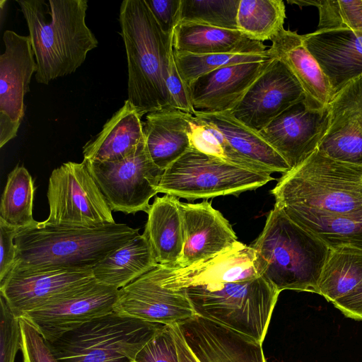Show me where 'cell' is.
Masks as SVG:
<instances>
[{"label":"cell","mask_w":362,"mask_h":362,"mask_svg":"<svg viewBox=\"0 0 362 362\" xmlns=\"http://www.w3.org/2000/svg\"><path fill=\"white\" fill-rule=\"evenodd\" d=\"M162 282L184 293L196 315L262 344L280 293L259 273L252 247L239 241L207 260L170 267Z\"/></svg>","instance_id":"6da1fadb"},{"label":"cell","mask_w":362,"mask_h":362,"mask_svg":"<svg viewBox=\"0 0 362 362\" xmlns=\"http://www.w3.org/2000/svg\"><path fill=\"white\" fill-rule=\"evenodd\" d=\"M139 235L125 223L78 228L35 224L19 230L11 270L90 269Z\"/></svg>","instance_id":"7a4b0ae2"},{"label":"cell","mask_w":362,"mask_h":362,"mask_svg":"<svg viewBox=\"0 0 362 362\" xmlns=\"http://www.w3.org/2000/svg\"><path fill=\"white\" fill-rule=\"evenodd\" d=\"M37 65L35 80L47 85L74 73L98 42L86 23V0L17 1Z\"/></svg>","instance_id":"3957f363"},{"label":"cell","mask_w":362,"mask_h":362,"mask_svg":"<svg viewBox=\"0 0 362 362\" xmlns=\"http://www.w3.org/2000/svg\"><path fill=\"white\" fill-rule=\"evenodd\" d=\"M119 21L127 59V100L143 115L173 107L166 81L173 33L161 29L145 0L123 1Z\"/></svg>","instance_id":"277c9868"},{"label":"cell","mask_w":362,"mask_h":362,"mask_svg":"<svg viewBox=\"0 0 362 362\" xmlns=\"http://www.w3.org/2000/svg\"><path fill=\"white\" fill-rule=\"evenodd\" d=\"M251 246L259 273L278 291L317 293L318 280L330 250L275 204Z\"/></svg>","instance_id":"5b68a950"},{"label":"cell","mask_w":362,"mask_h":362,"mask_svg":"<svg viewBox=\"0 0 362 362\" xmlns=\"http://www.w3.org/2000/svg\"><path fill=\"white\" fill-rule=\"evenodd\" d=\"M271 193L279 208L349 213L362 208V165L334 159L317 149L284 173Z\"/></svg>","instance_id":"8992f818"},{"label":"cell","mask_w":362,"mask_h":362,"mask_svg":"<svg viewBox=\"0 0 362 362\" xmlns=\"http://www.w3.org/2000/svg\"><path fill=\"white\" fill-rule=\"evenodd\" d=\"M163 325L112 312L46 341L59 362H129Z\"/></svg>","instance_id":"52a82bcc"},{"label":"cell","mask_w":362,"mask_h":362,"mask_svg":"<svg viewBox=\"0 0 362 362\" xmlns=\"http://www.w3.org/2000/svg\"><path fill=\"white\" fill-rule=\"evenodd\" d=\"M274 180L271 173L240 168L190 147L161 175L158 192L189 201L238 195Z\"/></svg>","instance_id":"ba28073f"},{"label":"cell","mask_w":362,"mask_h":362,"mask_svg":"<svg viewBox=\"0 0 362 362\" xmlns=\"http://www.w3.org/2000/svg\"><path fill=\"white\" fill-rule=\"evenodd\" d=\"M47 197L45 225L89 228L115 223L112 211L91 175L86 161H69L54 169Z\"/></svg>","instance_id":"9c48e42d"},{"label":"cell","mask_w":362,"mask_h":362,"mask_svg":"<svg viewBox=\"0 0 362 362\" xmlns=\"http://www.w3.org/2000/svg\"><path fill=\"white\" fill-rule=\"evenodd\" d=\"M86 163L112 211L146 213L150 199L158 193L163 171L151 160L145 139L122 160Z\"/></svg>","instance_id":"30bf717a"},{"label":"cell","mask_w":362,"mask_h":362,"mask_svg":"<svg viewBox=\"0 0 362 362\" xmlns=\"http://www.w3.org/2000/svg\"><path fill=\"white\" fill-rule=\"evenodd\" d=\"M170 326L179 362H267L262 343L199 315Z\"/></svg>","instance_id":"8fae6325"},{"label":"cell","mask_w":362,"mask_h":362,"mask_svg":"<svg viewBox=\"0 0 362 362\" xmlns=\"http://www.w3.org/2000/svg\"><path fill=\"white\" fill-rule=\"evenodd\" d=\"M119 289L94 278L24 314L45 341L52 342L67 332L115 311Z\"/></svg>","instance_id":"7c38bea8"},{"label":"cell","mask_w":362,"mask_h":362,"mask_svg":"<svg viewBox=\"0 0 362 362\" xmlns=\"http://www.w3.org/2000/svg\"><path fill=\"white\" fill-rule=\"evenodd\" d=\"M0 56V148L17 136L25 115L24 96L37 65L30 38L12 30L3 35Z\"/></svg>","instance_id":"4fadbf2b"},{"label":"cell","mask_w":362,"mask_h":362,"mask_svg":"<svg viewBox=\"0 0 362 362\" xmlns=\"http://www.w3.org/2000/svg\"><path fill=\"white\" fill-rule=\"evenodd\" d=\"M305 98L300 84L281 61L274 58L229 112L259 132L291 105Z\"/></svg>","instance_id":"5bb4252c"},{"label":"cell","mask_w":362,"mask_h":362,"mask_svg":"<svg viewBox=\"0 0 362 362\" xmlns=\"http://www.w3.org/2000/svg\"><path fill=\"white\" fill-rule=\"evenodd\" d=\"M305 99L289 107L259 132L290 169L317 149L329 124L328 108L310 109Z\"/></svg>","instance_id":"9a60e30c"},{"label":"cell","mask_w":362,"mask_h":362,"mask_svg":"<svg viewBox=\"0 0 362 362\" xmlns=\"http://www.w3.org/2000/svg\"><path fill=\"white\" fill-rule=\"evenodd\" d=\"M114 312L165 325L181 322L196 315L184 293L161 285L159 264L119 289Z\"/></svg>","instance_id":"2e32d148"},{"label":"cell","mask_w":362,"mask_h":362,"mask_svg":"<svg viewBox=\"0 0 362 362\" xmlns=\"http://www.w3.org/2000/svg\"><path fill=\"white\" fill-rule=\"evenodd\" d=\"M183 247L177 266L186 267L207 260L233 245L238 238L232 226L207 200L180 202Z\"/></svg>","instance_id":"e0dca14e"},{"label":"cell","mask_w":362,"mask_h":362,"mask_svg":"<svg viewBox=\"0 0 362 362\" xmlns=\"http://www.w3.org/2000/svg\"><path fill=\"white\" fill-rule=\"evenodd\" d=\"M327 108L329 124L317 149L334 159L362 165V76L335 93Z\"/></svg>","instance_id":"ac0fdd59"},{"label":"cell","mask_w":362,"mask_h":362,"mask_svg":"<svg viewBox=\"0 0 362 362\" xmlns=\"http://www.w3.org/2000/svg\"><path fill=\"white\" fill-rule=\"evenodd\" d=\"M93 279L92 269L44 272L11 270L0 282V294L21 317L61 294Z\"/></svg>","instance_id":"d6986e66"},{"label":"cell","mask_w":362,"mask_h":362,"mask_svg":"<svg viewBox=\"0 0 362 362\" xmlns=\"http://www.w3.org/2000/svg\"><path fill=\"white\" fill-rule=\"evenodd\" d=\"M302 38L334 94L362 76V30L346 28L317 30L302 35Z\"/></svg>","instance_id":"ffe728a7"},{"label":"cell","mask_w":362,"mask_h":362,"mask_svg":"<svg viewBox=\"0 0 362 362\" xmlns=\"http://www.w3.org/2000/svg\"><path fill=\"white\" fill-rule=\"evenodd\" d=\"M273 59L223 66L197 78L188 86L194 113L230 112Z\"/></svg>","instance_id":"44dd1931"},{"label":"cell","mask_w":362,"mask_h":362,"mask_svg":"<svg viewBox=\"0 0 362 362\" xmlns=\"http://www.w3.org/2000/svg\"><path fill=\"white\" fill-rule=\"evenodd\" d=\"M267 49L292 72L303 89L310 109L324 110L334 96L329 82L318 62L303 43L302 35L283 28Z\"/></svg>","instance_id":"7402d4cb"},{"label":"cell","mask_w":362,"mask_h":362,"mask_svg":"<svg viewBox=\"0 0 362 362\" xmlns=\"http://www.w3.org/2000/svg\"><path fill=\"white\" fill-rule=\"evenodd\" d=\"M280 209L331 251L362 255V208L349 213H332L301 206Z\"/></svg>","instance_id":"603a6c76"},{"label":"cell","mask_w":362,"mask_h":362,"mask_svg":"<svg viewBox=\"0 0 362 362\" xmlns=\"http://www.w3.org/2000/svg\"><path fill=\"white\" fill-rule=\"evenodd\" d=\"M143 115L126 100L100 132L83 147V160L100 163L122 160L144 139Z\"/></svg>","instance_id":"cb8c5ba5"},{"label":"cell","mask_w":362,"mask_h":362,"mask_svg":"<svg viewBox=\"0 0 362 362\" xmlns=\"http://www.w3.org/2000/svg\"><path fill=\"white\" fill-rule=\"evenodd\" d=\"M175 52L193 54L266 53L263 42L248 37L238 29L232 30L209 25L178 23L173 30Z\"/></svg>","instance_id":"d4e9b609"},{"label":"cell","mask_w":362,"mask_h":362,"mask_svg":"<svg viewBox=\"0 0 362 362\" xmlns=\"http://www.w3.org/2000/svg\"><path fill=\"white\" fill-rule=\"evenodd\" d=\"M187 114L176 108L148 113L144 134L153 163L164 171L190 147Z\"/></svg>","instance_id":"484cf974"},{"label":"cell","mask_w":362,"mask_h":362,"mask_svg":"<svg viewBox=\"0 0 362 362\" xmlns=\"http://www.w3.org/2000/svg\"><path fill=\"white\" fill-rule=\"evenodd\" d=\"M180 201L169 194L156 196L146 214L143 234L158 264L177 266L183 247Z\"/></svg>","instance_id":"4316f807"},{"label":"cell","mask_w":362,"mask_h":362,"mask_svg":"<svg viewBox=\"0 0 362 362\" xmlns=\"http://www.w3.org/2000/svg\"><path fill=\"white\" fill-rule=\"evenodd\" d=\"M158 264L147 238L139 234L91 269L98 283L120 289Z\"/></svg>","instance_id":"83f0119b"},{"label":"cell","mask_w":362,"mask_h":362,"mask_svg":"<svg viewBox=\"0 0 362 362\" xmlns=\"http://www.w3.org/2000/svg\"><path fill=\"white\" fill-rule=\"evenodd\" d=\"M194 115L217 128L233 148L245 158L273 173L284 174L290 170L284 159L259 132L238 121L229 112L194 113Z\"/></svg>","instance_id":"f1b7e54d"},{"label":"cell","mask_w":362,"mask_h":362,"mask_svg":"<svg viewBox=\"0 0 362 362\" xmlns=\"http://www.w3.org/2000/svg\"><path fill=\"white\" fill-rule=\"evenodd\" d=\"M35 191L34 180L28 170L23 165L16 166L8 175L1 195L0 218L18 229L35 224Z\"/></svg>","instance_id":"f546056e"},{"label":"cell","mask_w":362,"mask_h":362,"mask_svg":"<svg viewBox=\"0 0 362 362\" xmlns=\"http://www.w3.org/2000/svg\"><path fill=\"white\" fill-rule=\"evenodd\" d=\"M362 282V255L331 251L322 269L317 294L334 302Z\"/></svg>","instance_id":"4dcf8cb0"},{"label":"cell","mask_w":362,"mask_h":362,"mask_svg":"<svg viewBox=\"0 0 362 362\" xmlns=\"http://www.w3.org/2000/svg\"><path fill=\"white\" fill-rule=\"evenodd\" d=\"M285 18L282 0H240L237 27L248 37L263 42L271 41L284 28Z\"/></svg>","instance_id":"1f68e13d"},{"label":"cell","mask_w":362,"mask_h":362,"mask_svg":"<svg viewBox=\"0 0 362 362\" xmlns=\"http://www.w3.org/2000/svg\"><path fill=\"white\" fill-rule=\"evenodd\" d=\"M191 147L228 163L259 173L273 172L245 158L235 151L214 126L187 114Z\"/></svg>","instance_id":"d6a6232c"},{"label":"cell","mask_w":362,"mask_h":362,"mask_svg":"<svg viewBox=\"0 0 362 362\" xmlns=\"http://www.w3.org/2000/svg\"><path fill=\"white\" fill-rule=\"evenodd\" d=\"M174 55L180 75L187 87L199 77L221 67L246 62H264L273 58L268 51L256 54H193L174 51Z\"/></svg>","instance_id":"836d02e7"},{"label":"cell","mask_w":362,"mask_h":362,"mask_svg":"<svg viewBox=\"0 0 362 362\" xmlns=\"http://www.w3.org/2000/svg\"><path fill=\"white\" fill-rule=\"evenodd\" d=\"M240 1L181 0L178 23L192 22L226 29H238L237 13Z\"/></svg>","instance_id":"e575fe53"},{"label":"cell","mask_w":362,"mask_h":362,"mask_svg":"<svg viewBox=\"0 0 362 362\" xmlns=\"http://www.w3.org/2000/svg\"><path fill=\"white\" fill-rule=\"evenodd\" d=\"M1 348L0 362H14L21 346L20 317H17L6 300L0 294Z\"/></svg>","instance_id":"d590c367"},{"label":"cell","mask_w":362,"mask_h":362,"mask_svg":"<svg viewBox=\"0 0 362 362\" xmlns=\"http://www.w3.org/2000/svg\"><path fill=\"white\" fill-rule=\"evenodd\" d=\"M134 362H179L170 325H163L136 354Z\"/></svg>","instance_id":"8d00e7d4"},{"label":"cell","mask_w":362,"mask_h":362,"mask_svg":"<svg viewBox=\"0 0 362 362\" xmlns=\"http://www.w3.org/2000/svg\"><path fill=\"white\" fill-rule=\"evenodd\" d=\"M23 362H59L48 343L27 320L20 317Z\"/></svg>","instance_id":"74e56055"},{"label":"cell","mask_w":362,"mask_h":362,"mask_svg":"<svg viewBox=\"0 0 362 362\" xmlns=\"http://www.w3.org/2000/svg\"><path fill=\"white\" fill-rule=\"evenodd\" d=\"M166 86L170 95L172 107L184 112L194 115V111L189 89L178 71L173 48L169 56Z\"/></svg>","instance_id":"f35d334b"},{"label":"cell","mask_w":362,"mask_h":362,"mask_svg":"<svg viewBox=\"0 0 362 362\" xmlns=\"http://www.w3.org/2000/svg\"><path fill=\"white\" fill-rule=\"evenodd\" d=\"M161 29L172 34L179 20L181 0H145Z\"/></svg>","instance_id":"ab89813d"},{"label":"cell","mask_w":362,"mask_h":362,"mask_svg":"<svg viewBox=\"0 0 362 362\" xmlns=\"http://www.w3.org/2000/svg\"><path fill=\"white\" fill-rule=\"evenodd\" d=\"M19 230L0 218V282L14 264L16 255L14 239Z\"/></svg>","instance_id":"60d3db41"},{"label":"cell","mask_w":362,"mask_h":362,"mask_svg":"<svg viewBox=\"0 0 362 362\" xmlns=\"http://www.w3.org/2000/svg\"><path fill=\"white\" fill-rule=\"evenodd\" d=\"M332 304L346 317L362 321V282Z\"/></svg>","instance_id":"b9f144b4"},{"label":"cell","mask_w":362,"mask_h":362,"mask_svg":"<svg viewBox=\"0 0 362 362\" xmlns=\"http://www.w3.org/2000/svg\"><path fill=\"white\" fill-rule=\"evenodd\" d=\"M129 362H134V361H129Z\"/></svg>","instance_id":"7bdbcfd3"}]
</instances>
